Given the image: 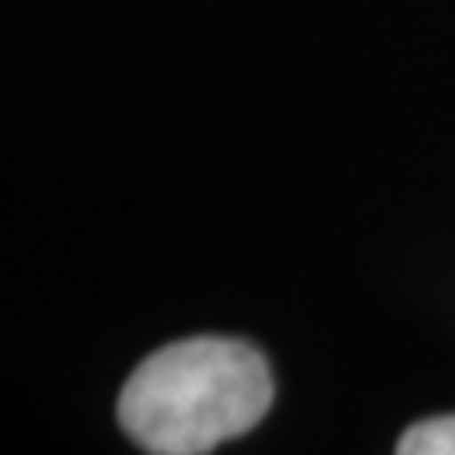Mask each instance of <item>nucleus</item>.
<instances>
[{"label": "nucleus", "instance_id": "nucleus-1", "mask_svg": "<svg viewBox=\"0 0 455 455\" xmlns=\"http://www.w3.org/2000/svg\"><path fill=\"white\" fill-rule=\"evenodd\" d=\"M269 403V364L251 341L190 338L156 349L125 379L118 421L145 451L202 455L251 433Z\"/></svg>", "mask_w": 455, "mask_h": 455}, {"label": "nucleus", "instance_id": "nucleus-2", "mask_svg": "<svg viewBox=\"0 0 455 455\" xmlns=\"http://www.w3.org/2000/svg\"><path fill=\"white\" fill-rule=\"evenodd\" d=\"M398 455H455V414L410 425L398 440Z\"/></svg>", "mask_w": 455, "mask_h": 455}]
</instances>
